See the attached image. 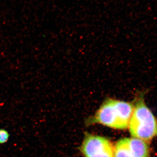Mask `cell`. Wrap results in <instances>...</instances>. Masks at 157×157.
<instances>
[{
	"label": "cell",
	"mask_w": 157,
	"mask_h": 157,
	"mask_svg": "<svg viewBox=\"0 0 157 157\" xmlns=\"http://www.w3.org/2000/svg\"><path fill=\"white\" fill-rule=\"evenodd\" d=\"M135 107L129 124L130 134L134 138L150 141L157 137V119L144 101V93L134 99Z\"/></svg>",
	"instance_id": "obj_2"
},
{
	"label": "cell",
	"mask_w": 157,
	"mask_h": 157,
	"mask_svg": "<svg viewBox=\"0 0 157 157\" xmlns=\"http://www.w3.org/2000/svg\"><path fill=\"white\" fill-rule=\"evenodd\" d=\"M114 157H150L146 142L132 137L119 140L114 147Z\"/></svg>",
	"instance_id": "obj_4"
},
{
	"label": "cell",
	"mask_w": 157,
	"mask_h": 157,
	"mask_svg": "<svg viewBox=\"0 0 157 157\" xmlns=\"http://www.w3.org/2000/svg\"><path fill=\"white\" fill-rule=\"evenodd\" d=\"M85 157H114V147L105 137L87 134L81 147Z\"/></svg>",
	"instance_id": "obj_3"
},
{
	"label": "cell",
	"mask_w": 157,
	"mask_h": 157,
	"mask_svg": "<svg viewBox=\"0 0 157 157\" xmlns=\"http://www.w3.org/2000/svg\"><path fill=\"white\" fill-rule=\"evenodd\" d=\"M10 136L9 132L6 129H0V144L7 143L9 140Z\"/></svg>",
	"instance_id": "obj_5"
},
{
	"label": "cell",
	"mask_w": 157,
	"mask_h": 157,
	"mask_svg": "<svg viewBox=\"0 0 157 157\" xmlns=\"http://www.w3.org/2000/svg\"><path fill=\"white\" fill-rule=\"evenodd\" d=\"M135 103L107 98L103 101L94 115L87 122L99 124L115 129L124 130L129 127L134 111Z\"/></svg>",
	"instance_id": "obj_1"
}]
</instances>
